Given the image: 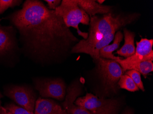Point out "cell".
<instances>
[{
	"instance_id": "cell-13",
	"label": "cell",
	"mask_w": 153,
	"mask_h": 114,
	"mask_svg": "<svg viewBox=\"0 0 153 114\" xmlns=\"http://www.w3.org/2000/svg\"><path fill=\"white\" fill-rule=\"evenodd\" d=\"M123 36L121 32H117L115 34L113 43L111 45L109 44L100 49V57L115 61L122 59L120 57L115 56L112 53L118 49L120 43L123 40Z\"/></svg>"
},
{
	"instance_id": "cell-17",
	"label": "cell",
	"mask_w": 153,
	"mask_h": 114,
	"mask_svg": "<svg viewBox=\"0 0 153 114\" xmlns=\"http://www.w3.org/2000/svg\"><path fill=\"white\" fill-rule=\"evenodd\" d=\"M125 74H127L131 78L138 89L144 91V86L142 81L141 74L140 72L135 70H129L126 72Z\"/></svg>"
},
{
	"instance_id": "cell-11",
	"label": "cell",
	"mask_w": 153,
	"mask_h": 114,
	"mask_svg": "<svg viewBox=\"0 0 153 114\" xmlns=\"http://www.w3.org/2000/svg\"><path fill=\"white\" fill-rule=\"evenodd\" d=\"M78 6L90 17L97 14H107L110 13L111 7L101 5L94 0H76Z\"/></svg>"
},
{
	"instance_id": "cell-14",
	"label": "cell",
	"mask_w": 153,
	"mask_h": 114,
	"mask_svg": "<svg viewBox=\"0 0 153 114\" xmlns=\"http://www.w3.org/2000/svg\"><path fill=\"white\" fill-rule=\"evenodd\" d=\"M13 47V37L8 27L0 24V56L7 54Z\"/></svg>"
},
{
	"instance_id": "cell-15",
	"label": "cell",
	"mask_w": 153,
	"mask_h": 114,
	"mask_svg": "<svg viewBox=\"0 0 153 114\" xmlns=\"http://www.w3.org/2000/svg\"><path fill=\"white\" fill-rule=\"evenodd\" d=\"M136 70L144 76H146L153 71V61L147 60L136 63L128 68V70Z\"/></svg>"
},
{
	"instance_id": "cell-10",
	"label": "cell",
	"mask_w": 153,
	"mask_h": 114,
	"mask_svg": "<svg viewBox=\"0 0 153 114\" xmlns=\"http://www.w3.org/2000/svg\"><path fill=\"white\" fill-rule=\"evenodd\" d=\"M34 114H68L51 99L39 98L36 101Z\"/></svg>"
},
{
	"instance_id": "cell-22",
	"label": "cell",
	"mask_w": 153,
	"mask_h": 114,
	"mask_svg": "<svg viewBox=\"0 0 153 114\" xmlns=\"http://www.w3.org/2000/svg\"><path fill=\"white\" fill-rule=\"evenodd\" d=\"M123 114H133L132 112L131 111H130V110H127V111H125V112H124Z\"/></svg>"
},
{
	"instance_id": "cell-20",
	"label": "cell",
	"mask_w": 153,
	"mask_h": 114,
	"mask_svg": "<svg viewBox=\"0 0 153 114\" xmlns=\"http://www.w3.org/2000/svg\"><path fill=\"white\" fill-rule=\"evenodd\" d=\"M45 1L47 2L48 8L51 10H55L60 6L62 2L60 0H45Z\"/></svg>"
},
{
	"instance_id": "cell-23",
	"label": "cell",
	"mask_w": 153,
	"mask_h": 114,
	"mask_svg": "<svg viewBox=\"0 0 153 114\" xmlns=\"http://www.w3.org/2000/svg\"><path fill=\"white\" fill-rule=\"evenodd\" d=\"M97 1L98 2L99 4H101V5H102V3L105 1H103V0H98V1Z\"/></svg>"
},
{
	"instance_id": "cell-9",
	"label": "cell",
	"mask_w": 153,
	"mask_h": 114,
	"mask_svg": "<svg viewBox=\"0 0 153 114\" xmlns=\"http://www.w3.org/2000/svg\"><path fill=\"white\" fill-rule=\"evenodd\" d=\"M81 85L79 82H75L67 89L65 101L62 103L63 110L68 114H92L85 109L76 105L75 100L82 93Z\"/></svg>"
},
{
	"instance_id": "cell-24",
	"label": "cell",
	"mask_w": 153,
	"mask_h": 114,
	"mask_svg": "<svg viewBox=\"0 0 153 114\" xmlns=\"http://www.w3.org/2000/svg\"><path fill=\"white\" fill-rule=\"evenodd\" d=\"M2 97H3V96H2V95H1V93H0V106H1V98Z\"/></svg>"
},
{
	"instance_id": "cell-12",
	"label": "cell",
	"mask_w": 153,
	"mask_h": 114,
	"mask_svg": "<svg viewBox=\"0 0 153 114\" xmlns=\"http://www.w3.org/2000/svg\"><path fill=\"white\" fill-rule=\"evenodd\" d=\"M124 44L121 49L117 51L116 54L121 56L128 58L134 55L135 53L136 48L134 45V38L135 34L134 32L124 30Z\"/></svg>"
},
{
	"instance_id": "cell-19",
	"label": "cell",
	"mask_w": 153,
	"mask_h": 114,
	"mask_svg": "<svg viewBox=\"0 0 153 114\" xmlns=\"http://www.w3.org/2000/svg\"><path fill=\"white\" fill-rule=\"evenodd\" d=\"M5 108L12 114H34L33 112L27 111L24 108L17 106L13 103L7 104Z\"/></svg>"
},
{
	"instance_id": "cell-5",
	"label": "cell",
	"mask_w": 153,
	"mask_h": 114,
	"mask_svg": "<svg viewBox=\"0 0 153 114\" xmlns=\"http://www.w3.org/2000/svg\"><path fill=\"white\" fill-rule=\"evenodd\" d=\"M75 104L92 114H117L119 105L116 99L98 98L90 93L77 99Z\"/></svg>"
},
{
	"instance_id": "cell-2",
	"label": "cell",
	"mask_w": 153,
	"mask_h": 114,
	"mask_svg": "<svg viewBox=\"0 0 153 114\" xmlns=\"http://www.w3.org/2000/svg\"><path fill=\"white\" fill-rule=\"evenodd\" d=\"M137 17L136 13L115 15L110 13L102 17H90L88 38L76 43L71 53L87 54L94 60L100 57V49L113 40L116 31L133 23Z\"/></svg>"
},
{
	"instance_id": "cell-6",
	"label": "cell",
	"mask_w": 153,
	"mask_h": 114,
	"mask_svg": "<svg viewBox=\"0 0 153 114\" xmlns=\"http://www.w3.org/2000/svg\"><path fill=\"white\" fill-rule=\"evenodd\" d=\"M136 45L135 53L134 55L125 59L115 61L121 66L123 73L127 71L130 66L136 63L147 60L153 61V39L142 38L140 41L136 42Z\"/></svg>"
},
{
	"instance_id": "cell-3",
	"label": "cell",
	"mask_w": 153,
	"mask_h": 114,
	"mask_svg": "<svg viewBox=\"0 0 153 114\" xmlns=\"http://www.w3.org/2000/svg\"><path fill=\"white\" fill-rule=\"evenodd\" d=\"M54 11L63 19L68 27L75 28L77 33L80 31L79 26L80 24H89V16L78 6L76 0H63Z\"/></svg>"
},
{
	"instance_id": "cell-8",
	"label": "cell",
	"mask_w": 153,
	"mask_h": 114,
	"mask_svg": "<svg viewBox=\"0 0 153 114\" xmlns=\"http://www.w3.org/2000/svg\"><path fill=\"white\" fill-rule=\"evenodd\" d=\"M5 94L27 111L33 112L36 97L31 89L24 86H14L6 90Z\"/></svg>"
},
{
	"instance_id": "cell-21",
	"label": "cell",
	"mask_w": 153,
	"mask_h": 114,
	"mask_svg": "<svg viewBox=\"0 0 153 114\" xmlns=\"http://www.w3.org/2000/svg\"><path fill=\"white\" fill-rule=\"evenodd\" d=\"M0 114H12L9 111L7 110L5 108L0 106Z\"/></svg>"
},
{
	"instance_id": "cell-1",
	"label": "cell",
	"mask_w": 153,
	"mask_h": 114,
	"mask_svg": "<svg viewBox=\"0 0 153 114\" xmlns=\"http://www.w3.org/2000/svg\"><path fill=\"white\" fill-rule=\"evenodd\" d=\"M8 19L19 32L26 56L36 62L67 56L79 42L62 18L38 0H27Z\"/></svg>"
},
{
	"instance_id": "cell-16",
	"label": "cell",
	"mask_w": 153,
	"mask_h": 114,
	"mask_svg": "<svg viewBox=\"0 0 153 114\" xmlns=\"http://www.w3.org/2000/svg\"><path fill=\"white\" fill-rule=\"evenodd\" d=\"M118 86L120 88L127 90L129 91L135 92L139 89L131 78L127 74L122 75L118 82Z\"/></svg>"
},
{
	"instance_id": "cell-4",
	"label": "cell",
	"mask_w": 153,
	"mask_h": 114,
	"mask_svg": "<svg viewBox=\"0 0 153 114\" xmlns=\"http://www.w3.org/2000/svg\"><path fill=\"white\" fill-rule=\"evenodd\" d=\"M97 71L106 92L117 93L118 82L123 74L121 66L115 60L99 57L94 59Z\"/></svg>"
},
{
	"instance_id": "cell-7",
	"label": "cell",
	"mask_w": 153,
	"mask_h": 114,
	"mask_svg": "<svg viewBox=\"0 0 153 114\" xmlns=\"http://www.w3.org/2000/svg\"><path fill=\"white\" fill-rule=\"evenodd\" d=\"M34 85L42 97L52 98L59 101H63L65 98L66 85L62 79H37Z\"/></svg>"
},
{
	"instance_id": "cell-18",
	"label": "cell",
	"mask_w": 153,
	"mask_h": 114,
	"mask_svg": "<svg viewBox=\"0 0 153 114\" xmlns=\"http://www.w3.org/2000/svg\"><path fill=\"white\" fill-rule=\"evenodd\" d=\"M22 1L21 0H0V16L8 8L19 6Z\"/></svg>"
}]
</instances>
